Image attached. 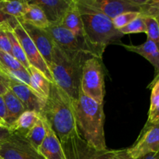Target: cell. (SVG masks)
I'll use <instances>...</instances> for the list:
<instances>
[{
  "instance_id": "6da1fadb",
  "label": "cell",
  "mask_w": 159,
  "mask_h": 159,
  "mask_svg": "<svg viewBox=\"0 0 159 159\" xmlns=\"http://www.w3.org/2000/svg\"><path fill=\"white\" fill-rule=\"evenodd\" d=\"M83 26L85 43L89 54L102 59L110 44H120L124 34L113 26L112 20L99 11L76 0Z\"/></svg>"
},
{
  "instance_id": "7a4b0ae2",
  "label": "cell",
  "mask_w": 159,
  "mask_h": 159,
  "mask_svg": "<svg viewBox=\"0 0 159 159\" xmlns=\"http://www.w3.org/2000/svg\"><path fill=\"white\" fill-rule=\"evenodd\" d=\"M76 128L80 138L95 149H107L106 144L103 104L96 102L79 90V97L72 100Z\"/></svg>"
},
{
  "instance_id": "3957f363",
  "label": "cell",
  "mask_w": 159,
  "mask_h": 159,
  "mask_svg": "<svg viewBox=\"0 0 159 159\" xmlns=\"http://www.w3.org/2000/svg\"><path fill=\"white\" fill-rule=\"evenodd\" d=\"M40 114L51 126L61 143L77 131L72 100L54 82L51 83L49 95Z\"/></svg>"
},
{
  "instance_id": "277c9868",
  "label": "cell",
  "mask_w": 159,
  "mask_h": 159,
  "mask_svg": "<svg viewBox=\"0 0 159 159\" xmlns=\"http://www.w3.org/2000/svg\"><path fill=\"white\" fill-rule=\"evenodd\" d=\"M89 54L70 53L54 45L52 61L48 66L54 82L67 93L71 100L78 99L84 61Z\"/></svg>"
},
{
  "instance_id": "5b68a950",
  "label": "cell",
  "mask_w": 159,
  "mask_h": 159,
  "mask_svg": "<svg viewBox=\"0 0 159 159\" xmlns=\"http://www.w3.org/2000/svg\"><path fill=\"white\" fill-rule=\"evenodd\" d=\"M80 89L85 96L103 104L105 82L102 59L94 56L85 59L82 66Z\"/></svg>"
},
{
  "instance_id": "8992f818",
  "label": "cell",
  "mask_w": 159,
  "mask_h": 159,
  "mask_svg": "<svg viewBox=\"0 0 159 159\" xmlns=\"http://www.w3.org/2000/svg\"><path fill=\"white\" fill-rule=\"evenodd\" d=\"M61 144L67 159H131L127 149L96 150L83 141L77 131Z\"/></svg>"
},
{
  "instance_id": "52a82bcc",
  "label": "cell",
  "mask_w": 159,
  "mask_h": 159,
  "mask_svg": "<svg viewBox=\"0 0 159 159\" xmlns=\"http://www.w3.org/2000/svg\"><path fill=\"white\" fill-rule=\"evenodd\" d=\"M81 2L113 20L127 12L141 13L145 0H81Z\"/></svg>"
},
{
  "instance_id": "ba28073f",
  "label": "cell",
  "mask_w": 159,
  "mask_h": 159,
  "mask_svg": "<svg viewBox=\"0 0 159 159\" xmlns=\"http://www.w3.org/2000/svg\"><path fill=\"white\" fill-rule=\"evenodd\" d=\"M159 152V123L146 124L134 144L127 152L131 159H138L149 153Z\"/></svg>"
},
{
  "instance_id": "9c48e42d",
  "label": "cell",
  "mask_w": 159,
  "mask_h": 159,
  "mask_svg": "<svg viewBox=\"0 0 159 159\" xmlns=\"http://www.w3.org/2000/svg\"><path fill=\"white\" fill-rule=\"evenodd\" d=\"M0 155L2 159H45L25 137L17 134L0 145Z\"/></svg>"
},
{
  "instance_id": "30bf717a",
  "label": "cell",
  "mask_w": 159,
  "mask_h": 159,
  "mask_svg": "<svg viewBox=\"0 0 159 159\" xmlns=\"http://www.w3.org/2000/svg\"><path fill=\"white\" fill-rule=\"evenodd\" d=\"M14 34L20 41L23 48L24 54L26 55V59L29 62L30 65L34 67L39 71H41L43 75L47 77V79L51 82H54L52 75L51 74L49 68L47 65L46 62L42 57L41 54L37 50V47L32 41L30 37L27 34L22 25L20 23H17L13 28H12Z\"/></svg>"
},
{
  "instance_id": "8fae6325",
  "label": "cell",
  "mask_w": 159,
  "mask_h": 159,
  "mask_svg": "<svg viewBox=\"0 0 159 159\" xmlns=\"http://www.w3.org/2000/svg\"><path fill=\"white\" fill-rule=\"evenodd\" d=\"M45 30L51 36L54 44L63 51L70 53L85 52L88 54L80 40L69 30L61 24H51Z\"/></svg>"
},
{
  "instance_id": "7c38bea8",
  "label": "cell",
  "mask_w": 159,
  "mask_h": 159,
  "mask_svg": "<svg viewBox=\"0 0 159 159\" xmlns=\"http://www.w3.org/2000/svg\"><path fill=\"white\" fill-rule=\"evenodd\" d=\"M23 29L26 30L32 41L37 47V50L41 54L42 57L46 62L48 67L51 63L53 56V51L54 48V43L51 36L45 29L37 27L29 23L19 22Z\"/></svg>"
},
{
  "instance_id": "4fadbf2b",
  "label": "cell",
  "mask_w": 159,
  "mask_h": 159,
  "mask_svg": "<svg viewBox=\"0 0 159 159\" xmlns=\"http://www.w3.org/2000/svg\"><path fill=\"white\" fill-rule=\"evenodd\" d=\"M9 89L21 101L26 110L40 113L44 107L46 99L40 97L30 87L25 84L10 82Z\"/></svg>"
},
{
  "instance_id": "5bb4252c",
  "label": "cell",
  "mask_w": 159,
  "mask_h": 159,
  "mask_svg": "<svg viewBox=\"0 0 159 159\" xmlns=\"http://www.w3.org/2000/svg\"><path fill=\"white\" fill-rule=\"evenodd\" d=\"M28 2L39 6L51 25L60 24L72 0H32Z\"/></svg>"
},
{
  "instance_id": "9a60e30c",
  "label": "cell",
  "mask_w": 159,
  "mask_h": 159,
  "mask_svg": "<svg viewBox=\"0 0 159 159\" xmlns=\"http://www.w3.org/2000/svg\"><path fill=\"white\" fill-rule=\"evenodd\" d=\"M43 120L46 127V135L37 152L45 159H67L60 140L48 123L43 118Z\"/></svg>"
},
{
  "instance_id": "2e32d148",
  "label": "cell",
  "mask_w": 159,
  "mask_h": 159,
  "mask_svg": "<svg viewBox=\"0 0 159 159\" xmlns=\"http://www.w3.org/2000/svg\"><path fill=\"white\" fill-rule=\"evenodd\" d=\"M64 27L69 30L82 43L85 48V51L89 54L86 45L85 43V37H84L83 26H82V18H81L80 12L79 10L76 0H72L71 6L65 12L63 19L60 23Z\"/></svg>"
},
{
  "instance_id": "e0dca14e",
  "label": "cell",
  "mask_w": 159,
  "mask_h": 159,
  "mask_svg": "<svg viewBox=\"0 0 159 159\" xmlns=\"http://www.w3.org/2000/svg\"><path fill=\"white\" fill-rule=\"evenodd\" d=\"M126 50L130 52L140 54L148 61L155 69V77L152 84L159 79V50L152 40L147 39L145 42L140 45H127L121 43Z\"/></svg>"
},
{
  "instance_id": "ac0fdd59",
  "label": "cell",
  "mask_w": 159,
  "mask_h": 159,
  "mask_svg": "<svg viewBox=\"0 0 159 159\" xmlns=\"http://www.w3.org/2000/svg\"><path fill=\"white\" fill-rule=\"evenodd\" d=\"M40 117V114L37 112L26 110L20 115L13 124L9 126V129L12 134L25 137L37 124Z\"/></svg>"
},
{
  "instance_id": "d6986e66",
  "label": "cell",
  "mask_w": 159,
  "mask_h": 159,
  "mask_svg": "<svg viewBox=\"0 0 159 159\" xmlns=\"http://www.w3.org/2000/svg\"><path fill=\"white\" fill-rule=\"evenodd\" d=\"M2 96L6 108V124L9 127L20 117L22 113L26 110L21 101L18 99V97L14 94L10 89Z\"/></svg>"
},
{
  "instance_id": "ffe728a7",
  "label": "cell",
  "mask_w": 159,
  "mask_h": 159,
  "mask_svg": "<svg viewBox=\"0 0 159 159\" xmlns=\"http://www.w3.org/2000/svg\"><path fill=\"white\" fill-rule=\"evenodd\" d=\"M31 78L30 88L43 99H47L50 93L51 82L40 71L30 65L27 69Z\"/></svg>"
},
{
  "instance_id": "44dd1931",
  "label": "cell",
  "mask_w": 159,
  "mask_h": 159,
  "mask_svg": "<svg viewBox=\"0 0 159 159\" xmlns=\"http://www.w3.org/2000/svg\"><path fill=\"white\" fill-rule=\"evenodd\" d=\"M18 21L29 23L42 29H46L51 25L43 11L39 6L30 3H29V7L24 15Z\"/></svg>"
},
{
  "instance_id": "7402d4cb",
  "label": "cell",
  "mask_w": 159,
  "mask_h": 159,
  "mask_svg": "<svg viewBox=\"0 0 159 159\" xmlns=\"http://www.w3.org/2000/svg\"><path fill=\"white\" fill-rule=\"evenodd\" d=\"M28 7L29 2L25 0H0V11L17 20L22 18Z\"/></svg>"
},
{
  "instance_id": "603a6c76",
  "label": "cell",
  "mask_w": 159,
  "mask_h": 159,
  "mask_svg": "<svg viewBox=\"0 0 159 159\" xmlns=\"http://www.w3.org/2000/svg\"><path fill=\"white\" fill-rule=\"evenodd\" d=\"M45 135H46V127H45L44 121H43L42 116H40L37 124L28 132L25 138L32 144V146L36 150H38L42 142L44 140Z\"/></svg>"
},
{
  "instance_id": "cb8c5ba5",
  "label": "cell",
  "mask_w": 159,
  "mask_h": 159,
  "mask_svg": "<svg viewBox=\"0 0 159 159\" xmlns=\"http://www.w3.org/2000/svg\"><path fill=\"white\" fill-rule=\"evenodd\" d=\"M8 37H9V41H10L11 50H12V55L26 69H28L30 67V64L26 59V55L24 54L21 44L16 37L14 34L12 28L9 26L7 30Z\"/></svg>"
},
{
  "instance_id": "d4e9b609",
  "label": "cell",
  "mask_w": 159,
  "mask_h": 159,
  "mask_svg": "<svg viewBox=\"0 0 159 159\" xmlns=\"http://www.w3.org/2000/svg\"><path fill=\"white\" fill-rule=\"evenodd\" d=\"M0 71L9 79V82L25 84L30 87L31 78L26 69L12 70L0 66Z\"/></svg>"
},
{
  "instance_id": "484cf974",
  "label": "cell",
  "mask_w": 159,
  "mask_h": 159,
  "mask_svg": "<svg viewBox=\"0 0 159 159\" xmlns=\"http://www.w3.org/2000/svg\"><path fill=\"white\" fill-rule=\"evenodd\" d=\"M146 25V34L148 39L154 42L159 50V26L155 17L143 16Z\"/></svg>"
},
{
  "instance_id": "4316f807",
  "label": "cell",
  "mask_w": 159,
  "mask_h": 159,
  "mask_svg": "<svg viewBox=\"0 0 159 159\" xmlns=\"http://www.w3.org/2000/svg\"><path fill=\"white\" fill-rule=\"evenodd\" d=\"M119 31L124 35L130 34H139V33H145L146 34V25L144 21V18L142 16H141L138 18L130 22L127 26L120 29Z\"/></svg>"
},
{
  "instance_id": "83f0119b",
  "label": "cell",
  "mask_w": 159,
  "mask_h": 159,
  "mask_svg": "<svg viewBox=\"0 0 159 159\" xmlns=\"http://www.w3.org/2000/svg\"><path fill=\"white\" fill-rule=\"evenodd\" d=\"M141 16V13L139 12H127L115 17L112 20V22L115 28L119 30Z\"/></svg>"
},
{
  "instance_id": "f1b7e54d",
  "label": "cell",
  "mask_w": 159,
  "mask_h": 159,
  "mask_svg": "<svg viewBox=\"0 0 159 159\" xmlns=\"http://www.w3.org/2000/svg\"><path fill=\"white\" fill-rule=\"evenodd\" d=\"M0 66L12 70L26 69L13 56L2 50H0Z\"/></svg>"
},
{
  "instance_id": "f546056e",
  "label": "cell",
  "mask_w": 159,
  "mask_h": 159,
  "mask_svg": "<svg viewBox=\"0 0 159 159\" xmlns=\"http://www.w3.org/2000/svg\"><path fill=\"white\" fill-rule=\"evenodd\" d=\"M9 26H11L7 23L0 24V50L12 55L10 41L7 34V30Z\"/></svg>"
},
{
  "instance_id": "4dcf8cb0",
  "label": "cell",
  "mask_w": 159,
  "mask_h": 159,
  "mask_svg": "<svg viewBox=\"0 0 159 159\" xmlns=\"http://www.w3.org/2000/svg\"><path fill=\"white\" fill-rule=\"evenodd\" d=\"M152 85V96H151V103L149 112L155 110L159 105V79L155 81Z\"/></svg>"
},
{
  "instance_id": "1f68e13d",
  "label": "cell",
  "mask_w": 159,
  "mask_h": 159,
  "mask_svg": "<svg viewBox=\"0 0 159 159\" xmlns=\"http://www.w3.org/2000/svg\"><path fill=\"white\" fill-rule=\"evenodd\" d=\"M9 79L0 71V96H3L9 91Z\"/></svg>"
},
{
  "instance_id": "d6a6232c",
  "label": "cell",
  "mask_w": 159,
  "mask_h": 159,
  "mask_svg": "<svg viewBox=\"0 0 159 159\" xmlns=\"http://www.w3.org/2000/svg\"><path fill=\"white\" fill-rule=\"evenodd\" d=\"M159 123V105L152 111L148 112V118L146 124H156Z\"/></svg>"
},
{
  "instance_id": "836d02e7",
  "label": "cell",
  "mask_w": 159,
  "mask_h": 159,
  "mask_svg": "<svg viewBox=\"0 0 159 159\" xmlns=\"http://www.w3.org/2000/svg\"><path fill=\"white\" fill-rule=\"evenodd\" d=\"M4 23H9L12 26V28H13L19 23V21L16 19L13 18L12 16H9L6 15V14L3 13L2 12L0 11V24Z\"/></svg>"
},
{
  "instance_id": "e575fe53",
  "label": "cell",
  "mask_w": 159,
  "mask_h": 159,
  "mask_svg": "<svg viewBox=\"0 0 159 159\" xmlns=\"http://www.w3.org/2000/svg\"><path fill=\"white\" fill-rule=\"evenodd\" d=\"M11 134H11L9 127L0 124V145L6 142L11 136Z\"/></svg>"
},
{
  "instance_id": "d590c367",
  "label": "cell",
  "mask_w": 159,
  "mask_h": 159,
  "mask_svg": "<svg viewBox=\"0 0 159 159\" xmlns=\"http://www.w3.org/2000/svg\"><path fill=\"white\" fill-rule=\"evenodd\" d=\"M0 119H1L3 122L6 123V108L2 96H0Z\"/></svg>"
},
{
  "instance_id": "8d00e7d4",
  "label": "cell",
  "mask_w": 159,
  "mask_h": 159,
  "mask_svg": "<svg viewBox=\"0 0 159 159\" xmlns=\"http://www.w3.org/2000/svg\"><path fill=\"white\" fill-rule=\"evenodd\" d=\"M138 159H158V157H157V153H149Z\"/></svg>"
},
{
  "instance_id": "74e56055",
  "label": "cell",
  "mask_w": 159,
  "mask_h": 159,
  "mask_svg": "<svg viewBox=\"0 0 159 159\" xmlns=\"http://www.w3.org/2000/svg\"><path fill=\"white\" fill-rule=\"evenodd\" d=\"M0 124H2V125L6 126V127H8V126H7V125H6V123H4V122H3V121H2V120H1V119H0Z\"/></svg>"
},
{
  "instance_id": "f35d334b",
  "label": "cell",
  "mask_w": 159,
  "mask_h": 159,
  "mask_svg": "<svg viewBox=\"0 0 159 159\" xmlns=\"http://www.w3.org/2000/svg\"><path fill=\"white\" fill-rule=\"evenodd\" d=\"M155 19H156V20H157V21H158V26H159V15L157 16H155Z\"/></svg>"
},
{
  "instance_id": "ab89813d",
  "label": "cell",
  "mask_w": 159,
  "mask_h": 159,
  "mask_svg": "<svg viewBox=\"0 0 159 159\" xmlns=\"http://www.w3.org/2000/svg\"><path fill=\"white\" fill-rule=\"evenodd\" d=\"M157 157H158V159H159V152H157Z\"/></svg>"
},
{
  "instance_id": "60d3db41",
  "label": "cell",
  "mask_w": 159,
  "mask_h": 159,
  "mask_svg": "<svg viewBox=\"0 0 159 159\" xmlns=\"http://www.w3.org/2000/svg\"><path fill=\"white\" fill-rule=\"evenodd\" d=\"M0 159H2V157H1V155H0Z\"/></svg>"
},
{
  "instance_id": "b9f144b4",
  "label": "cell",
  "mask_w": 159,
  "mask_h": 159,
  "mask_svg": "<svg viewBox=\"0 0 159 159\" xmlns=\"http://www.w3.org/2000/svg\"><path fill=\"white\" fill-rule=\"evenodd\" d=\"M1 125H2V124H1ZM3 126H4V125H3Z\"/></svg>"
}]
</instances>
